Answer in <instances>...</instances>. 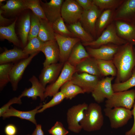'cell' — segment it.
<instances>
[{"mask_svg": "<svg viewBox=\"0 0 135 135\" xmlns=\"http://www.w3.org/2000/svg\"><path fill=\"white\" fill-rule=\"evenodd\" d=\"M117 70L114 83L124 82L131 77L135 66V50L134 46L127 43L120 46L112 60Z\"/></svg>", "mask_w": 135, "mask_h": 135, "instance_id": "obj_1", "label": "cell"}, {"mask_svg": "<svg viewBox=\"0 0 135 135\" xmlns=\"http://www.w3.org/2000/svg\"><path fill=\"white\" fill-rule=\"evenodd\" d=\"M104 123V117L101 106L97 103H90L80 123L82 129L89 132L99 130Z\"/></svg>", "mask_w": 135, "mask_h": 135, "instance_id": "obj_2", "label": "cell"}, {"mask_svg": "<svg viewBox=\"0 0 135 135\" xmlns=\"http://www.w3.org/2000/svg\"><path fill=\"white\" fill-rule=\"evenodd\" d=\"M127 43L118 35L114 22L113 21L96 39L90 42L82 44L84 46L96 48L108 44L120 46Z\"/></svg>", "mask_w": 135, "mask_h": 135, "instance_id": "obj_3", "label": "cell"}, {"mask_svg": "<svg viewBox=\"0 0 135 135\" xmlns=\"http://www.w3.org/2000/svg\"><path fill=\"white\" fill-rule=\"evenodd\" d=\"M135 100V90L114 92L112 97L105 102L106 108L123 107L130 110Z\"/></svg>", "mask_w": 135, "mask_h": 135, "instance_id": "obj_4", "label": "cell"}, {"mask_svg": "<svg viewBox=\"0 0 135 135\" xmlns=\"http://www.w3.org/2000/svg\"><path fill=\"white\" fill-rule=\"evenodd\" d=\"M104 111L105 115L108 118L110 126L112 128L123 126L132 118V110L124 108H106Z\"/></svg>", "mask_w": 135, "mask_h": 135, "instance_id": "obj_5", "label": "cell"}, {"mask_svg": "<svg viewBox=\"0 0 135 135\" xmlns=\"http://www.w3.org/2000/svg\"><path fill=\"white\" fill-rule=\"evenodd\" d=\"M88 105L85 102L74 106L69 108L66 113V120L68 129L76 133L82 129L80 123L83 119L85 112Z\"/></svg>", "mask_w": 135, "mask_h": 135, "instance_id": "obj_6", "label": "cell"}, {"mask_svg": "<svg viewBox=\"0 0 135 135\" xmlns=\"http://www.w3.org/2000/svg\"><path fill=\"white\" fill-rule=\"evenodd\" d=\"M76 72L75 67L67 62H65L57 79L46 88L44 93L45 98L53 96L59 92L62 86L66 82L70 80L72 75Z\"/></svg>", "mask_w": 135, "mask_h": 135, "instance_id": "obj_7", "label": "cell"}, {"mask_svg": "<svg viewBox=\"0 0 135 135\" xmlns=\"http://www.w3.org/2000/svg\"><path fill=\"white\" fill-rule=\"evenodd\" d=\"M76 0L64 1L61 10V16L64 21L70 24L79 21L83 11Z\"/></svg>", "mask_w": 135, "mask_h": 135, "instance_id": "obj_8", "label": "cell"}, {"mask_svg": "<svg viewBox=\"0 0 135 135\" xmlns=\"http://www.w3.org/2000/svg\"><path fill=\"white\" fill-rule=\"evenodd\" d=\"M102 11L94 5L88 10H83L79 20L82 26L94 38H96V26L97 19Z\"/></svg>", "mask_w": 135, "mask_h": 135, "instance_id": "obj_9", "label": "cell"}, {"mask_svg": "<svg viewBox=\"0 0 135 135\" xmlns=\"http://www.w3.org/2000/svg\"><path fill=\"white\" fill-rule=\"evenodd\" d=\"M114 77H106L100 79L91 93L95 100L98 104L103 102L105 98H110L114 92L112 82Z\"/></svg>", "mask_w": 135, "mask_h": 135, "instance_id": "obj_10", "label": "cell"}, {"mask_svg": "<svg viewBox=\"0 0 135 135\" xmlns=\"http://www.w3.org/2000/svg\"><path fill=\"white\" fill-rule=\"evenodd\" d=\"M98 77L85 73L75 72L70 80L80 87L84 93H92L100 80Z\"/></svg>", "mask_w": 135, "mask_h": 135, "instance_id": "obj_11", "label": "cell"}, {"mask_svg": "<svg viewBox=\"0 0 135 135\" xmlns=\"http://www.w3.org/2000/svg\"><path fill=\"white\" fill-rule=\"evenodd\" d=\"M39 52L31 54L27 58L18 61L14 64L10 74V82L14 91H15L17 90L18 83L26 69L33 58Z\"/></svg>", "mask_w": 135, "mask_h": 135, "instance_id": "obj_12", "label": "cell"}, {"mask_svg": "<svg viewBox=\"0 0 135 135\" xmlns=\"http://www.w3.org/2000/svg\"><path fill=\"white\" fill-rule=\"evenodd\" d=\"M54 35L60 50V62L64 64L67 61L74 47L80 40L77 38L65 36L55 32Z\"/></svg>", "mask_w": 135, "mask_h": 135, "instance_id": "obj_13", "label": "cell"}, {"mask_svg": "<svg viewBox=\"0 0 135 135\" xmlns=\"http://www.w3.org/2000/svg\"><path fill=\"white\" fill-rule=\"evenodd\" d=\"M135 20V0H124L114 12V21L134 22Z\"/></svg>", "mask_w": 135, "mask_h": 135, "instance_id": "obj_14", "label": "cell"}, {"mask_svg": "<svg viewBox=\"0 0 135 135\" xmlns=\"http://www.w3.org/2000/svg\"><path fill=\"white\" fill-rule=\"evenodd\" d=\"M119 46L110 44L103 45L96 48L86 46V50L90 56L96 59L112 60Z\"/></svg>", "mask_w": 135, "mask_h": 135, "instance_id": "obj_15", "label": "cell"}, {"mask_svg": "<svg viewBox=\"0 0 135 135\" xmlns=\"http://www.w3.org/2000/svg\"><path fill=\"white\" fill-rule=\"evenodd\" d=\"M64 64L60 62L53 64L44 67L39 76V80L46 87L48 83L51 84L57 79L60 75Z\"/></svg>", "mask_w": 135, "mask_h": 135, "instance_id": "obj_16", "label": "cell"}, {"mask_svg": "<svg viewBox=\"0 0 135 135\" xmlns=\"http://www.w3.org/2000/svg\"><path fill=\"white\" fill-rule=\"evenodd\" d=\"M63 0H51L44 2L40 0L41 6L48 21L51 24L61 16V10Z\"/></svg>", "mask_w": 135, "mask_h": 135, "instance_id": "obj_17", "label": "cell"}, {"mask_svg": "<svg viewBox=\"0 0 135 135\" xmlns=\"http://www.w3.org/2000/svg\"><path fill=\"white\" fill-rule=\"evenodd\" d=\"M118 35L132 45H135V24L121 20L114 21Z\"/></svg>", "mask_w": 135, "mask_h": 135, "instance_id": "obj_18", "label": "cell"}, {"mask_svg": "<svg viewBox=\"0 0 135 135\" xmlns=\"http://www.w3.org/2000/svg\"><path fill=\"white\" fill-rule=\"evenodd\" d=\"M41 52L44 54L46 58L43 64V67L60 61V50L55 40L45 42Z\"/></svg>", "mask_w": 135, "mask_h": 135, "instance_id": "obj_19", "label": "cell"}, {"mask_svg": "<svg viewBox=\"0 0 135 135\" xmlns=\"http://www.w3.org/2000/svg\"><path fill=\"white\" fill-rule=\"evenodd\" d=\"M29 80L32 84L31 87L26 88L18 96L21 98L23 97L26 96L34 100H36L37 97H39L41 101L44 102L45 98L44 93L46 88L40 83L39 80L35 76H33L29 79Z\"/></svg>", "mask_w": 135, "mask_h": 135, "instance_id": "obj_20", "label": "cell"}, {"mask_svg": "<svg viewBox=\"0 0 135 135\" xmlns=\"http://www.w3.org/2000/svg\"><path fill=\"white\" fill-rule=\"evenodd\" d=\"M42 105V104H40L34 109L27 111L18 110L11 106L2 116L4 119L11 116L17 117L29 121L36 126L37 124L35 118V116L36 114L38 113V110L41 108Z\"/></svg>", "mask_w": 135, "mask_h": 135, "instance_id": "obj_21", "label": "cell"}, {"mask_svg": "<svg viewBox=\"0 0 135 135\" xmlns=\"http://www.w3.org/2000/svg\"><path fill=\"white\" fill-rule=\"evenodd\" d=\"M75 68L76 72L78 73L85 72L100 78L102 77L99 69L97 59L90 56L82 61Z\"/></svg>", "mask_w": 135, "mask_h": 135, "instance_id": "obj_22", "label": "cell"}, {"mask_svg": "<svg viewBox=\"0 0 135 135\" xmlns=\"http://www.w3.org/2000/svg\"><path fill=\"white\" fill-rule=\"evenodd\" d=\"M28 56L20 49L17 48L6 49L0 54V64L16 62Z\"/></svg>", "mask_w": 135, "mask_h": 135, "instance_id": "obj_23", "label": "cell"}, {"mask_svg": "<svg viewBox=\"0 0 135 135\" xmlns=\"http://www.w3.org/2000/svg\"><path fill=\"white\" fill-rule=\"evenodd\" d=\"M115 10H103L98 18L96 24V38L113 21V17Z\"/></svg>", "mask_w": 135, "mask_h": 135, "instance_id": "obj_24", "label": "cell"}, {"mask_svg": "<svg viewBox=\"0 0 135 135\" xmlns=\"http://www.w3.org/2000/svg\"><path fill=\"white\" fill-rule=\"evenodd\" d=\"M90 56L84 46L80 42L73 48L67 62L76 67L82 61Z\"/></svg>", "mask_w": 135, "mask_h": 135, "instance_id": "obj_25", "label": "cell"}, {"mask_svg": "<svg viewBox=\"0 0 135 135\" xmlns=\"http://www.w3.org/2000/svg\"><path fill=\"white\" fill-rule=\"evenodd\" d=\"M68 28L75 37L80 39L82 43L90 42L95 40L94 38L86 30L79 21L69 24Z\"/></svg>", "mask_w": 135, "mask_h": 135, "instance_id": "obj_26", "label": "cell"}, {"mask_svg": "<svg viewBox=\"0 0 135 135\" xmlns=\"http://www.w3.org/2000/svg\"><path fill=\"white\" fill-rule=\"evenodd\" d=\"M17 18L10 25L0 27V36L1 39H6L17 46H20V42L15 30V24Z\"/></svg>", "mask_w": 135, "mask_h": 135, "instance_id": "obj_27", "label": "cell"}, {"mask_svg": "<svg viewBox=\"0 0 135 135\" xmlns=\"http://www.w3.org/2000/svg\"><path fill=\"white\" fill-rule=\"evenodd\" d=\"M30 27V15L26 14L22 18L19 24V33L22 45L24 47L27 44Z\"/></svg>", "mask_w": 135, "mask_h": 135, "instance_id": "obj_28", "label": "cell"}, {"mask_svg": "<svg viewBox=\"0 0 135 135\" xmlns=\"http://www.w3.org/2000/svg\"><path fill=\"white\" fill-rule=\"evenodd\" d=\"M40 26L38 37L44 42L55 40L52 24L48 20L40 19Z\"/></svg>", "mask_w": 135, "mask_h": 135, "instance_id": "obj_29", "label": "cell"}, {"mask_svg": "<svg viewBox=\"0 0 135 135\" xmlns=\"http://www.w3.org/2000/svg\"><path fill=\"white\" fill-rule=\"evenodd\" d=\"M99 69L102 76L110 75L116 76L117 70L112 60L97 59Z\"/></svg>", "mask_w": 135, "mask_h": 135, "instance_id": "obj_30", "label": "cell"}, {"mask_svg": "<svg viewBox=\"0 0 135 135\" xmlns=\"http://www.w3.org/2000/svg\"><path fill=\"white\" fill-rule=\"evenodd\" d=\"M60 89L66 99L71 100L79 94L85 93L80 87L72 83L70 80L64 84Z\"/></svg>", "mask_w": 135, "mask_h": 135, "instance_id": "obj_31", "label": "cell"}, {"mask_svg": "<svg viewBox=\"0 0 135 135\" xmlns=\"http://www.w3.org/2000/svg\"><path fill=\"white\" fill-rule=\"evenodd\" d=\"M4 12L10 14H14L26 9L23 0H9L6 4L0 6Z\"/></svg>", "mask_w": 135, "mask_h": 135, "instance_id": "obj_32", "label": "cell"}, {"mask_svg": "<svg viewBox=\"0 0 135 135\" xmlns=\"http://www.w3.org/2000/svg\"><path fill=\"white\" fill-rule=\"evenodd\" d=\"M26 9H30L33 13L40 19L48 20L40 4V0H23Z\"/></svg>", "mask_w": 135, "mask_h": 135, "instance_id": "obj_33", "label": "cell"}, {"mask_svg": "<svg viewBox=\"0 0 135 135\" xmlns=\"http://www.w3.org/2000/svg\"><path fill=\"white\" fill-rule=\"evenodd\" d=\"M44 42L38 36L33 38L29 41L28 43L24 47L23 51L28 55L41 52Z\"/></svg>", "mask_w": 135, "mask_h": 135, "instance_id": "obj_34", "label": "cell"}, {"mask_svg": "<svg viewBox=\"0 0 135 135\" xmlns=\"http://www.w3.org/2000/svg\"><path fill=\"white\" fill-rule=\"evenodd\" d=\"M14 65L13 63L0 65V90H2L7 84L10 82V74Z\"/></svg>", "mask_w": 135, "mask_h": 135, "instance_id": "obj_35", "label": "cell"}, {"mask_svg": "<svg viewBox=\"0 0 135 135\" xmlns=\"http://www.w3.org/2000/svg\"><path fill=\"white\" fill-rule=\"evenodd\" d=\"M124 0H92L94 5L102 11L106 10H116Z\"/></svg>", "mask_w": 135, "mask_h": 135, "instance_id": "obj_36", "label": "cell"}, {"mask_svg": "<svg viewBox=\"0 0 135 135\" xmlns=\"http://www.w3.org/2000/svg\"><path fill=\"white\" fill-rule=\"evenodd\" d=\"M52 26L55 33L65 36L75 37L65 25L61 16L54 22L52 24Z\"/></svg>", "mask_w": 135, "mask_h": 135, "instance_id": "obj_37", "label": "cell"}, {"mask_svg": "<svg viewBox=\"0 0 135 135\" xmlns=\"http://www.w3.org/2000/svg\"><path fill=\"white\" fill-rule=\"evenodd\" d=\"M114 92L122 91L128 90L131 88L135 86V66L133 68L131 76L126 81L112 84Z\"/></svg>", "mask_w": 135, "mask_h": 135, "instance_id": "obj_38", "label": "cell"}, {"mask_svg": "<svg viewBox=\"0 0 135 135\" xmlns=\"http://www.w3.org/2000/svg\"><path fill=\"white\" fill-rule=\"evenodd\" d=\"M40 19L33 13L30 15V27L28 40L38 36L40 28Z\"/></svg>", "mask_w": 135, "mask_h": 135, "instance_id": "obj_39", "label": "cell"}, {"mask_svg": "<svg viewBox=\"0 0 135 135\" xmlns=\"http://www.w3.org/2000/svg\"><path fill=\"white\" fill-rule=\"evenodd\" d=\"M53 96L52 99L49 102L42 105L41 108L38 110V113L42 112L47 109L59 104L65 98L64 94L60 91Z\"/></svg>", "mask_w": 135, "mask_h": 135, "instance_id": "obj_40", "label": "cell"}, {"mask_svg": "<svg viewBox=\"0 0 135 135\" xmlns=\"http://www.w3.org/2000/svg\"><path fill=\"white\" fill-rule=\"evenodd\" d=\"M48 132L51 135H66L69 132L62 123L58 121H57Z\"/></svg>", "mask_w": 135, "mask_h": 135, "instance_id": "obj_41", "label": "cell"}, {"mask_svg": "<svg viewBox=\"0 0 135 135\" xmlns=\"http://www.w3.org/2000/svg\"><path fill=\"white\" fill-rule=\"evenodd\" d=\"M22 103L21 98L18 96L15 97L10 100L6 104L1 107L0 109V116L5 113L9 108L11 105L13 104H20Z\"/></svg>", "mask_w": 135, "mask_h": 135, "instance_id": "obj_42", "label": "cell"}, {"mask_svg": "<svg viewBox=\"0 0 135 135\" xmlns=\"http://www.w3.org/2000/svg\"><path fill=\"white\" fill-rule=\"evenodd\" d=\"M80 6L84 10L90 9L94 5L92 0H76Z\"/></svg>", "mask_w": 135, "mask_h": 135, "instance_id": "obj_43", "label": "cell"}, {"mask_svg": "<svg viewBox=\"0 0 135 135\" xmlns=\"http://www.w3.org/2000/svg\"><path fill=\"white\" fill-rule=\"evenodd\" d=\"M17 132L16 127L12 124H8L4 128L5 133L6 135H16Z\"/></svg>", "mask_w": 135, "mask_h": 135, "instance_id": "obj_44", "label": "cell"}, {"mask_svg": "<svg viewBox=\"0 0 135 135\" xmlns=\"http://www.w3.org/2000/svg\"><path fill=\"white\" fill-rule=\"evenodd\" d=\"M132 110V116H134V121L133 125L132 128L126 132L125 135H135V101Z\"/></svg>", "mask_w": 135, "mask_h": 135, "instance_id": "obj_45", "label": "cell"}, {"mask_svg": "<svg viewBox=\"0 0 135 135\" xmlns=\"http://www.w3.org/2000/svg\"><path fill=\"white\" fill-rule=\"evenodd\" d=\"M26 135H44V132L42 129L41 125L37 124L36 126V128L32 134Z\"/></svg>", "mask_w": 135, "mask_h": 135, "instance_id": "obj_46", "label": "cell"}, {"mask_svg": "<svg viewBox=\"0 0 135 135\" xmlns=\"http://www.w3.org/2000/svg\"><path fill=\"white\" fill-rule=\"evenodd\" d=\"M3 12L2 10L0 9V25L6 23L10 21L9 19L4 18L2 16V14Z\"/></svg>", "mask_w": 135, "mask_h": 135, "instance_id": "obj_47", "label": "cell"}, {"mask_svg": "<svg viewBox=\"0 0 135 135\" xmlns=\"http://www.w3.org/2000/svg\"><path fill=\"white\" fill-rule=\"evenodd\" d=\"M5 0H0V4L2 3V2H3L4 1H5Z\"/></svg>", "mask_w": 135, "mask_h": 135, "instance_id": "obj_48", "label": "cell"}, {"mask_svg": "<svg viewBox=\"0 0 135 135\" xmlns=\"http://www.w3.org/2000/svg\"><path fill=\"white\" fill-rule=\"evenodd\" d=\"M134 23L135 24V20L134 22ZM134 48H135V47H134Z\"/></svg>", "mask_w": 135, "mask_h": 135, "instance_id": "obj_49", "label": "cell"}, {"mask_svg": "<svg viewBox=\"0 0 135 135\" xmlns=\"http://www.w3.org/2000/svg\"></svg>", "mask_w": 135, "mask_h": 135, "instance_id": "obj_50", "label": "cell"}]
</instances>
